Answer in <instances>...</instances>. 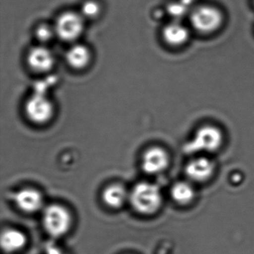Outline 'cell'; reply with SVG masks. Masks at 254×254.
<instances>
[{
    "label": "cell",
    "mask_w": 254,
    "mask_h": 254,
    "mask_svg": "<svg viewBox=\"0 0 254 254\" xmlns=\"http://www.w3.org/2000/svg\"><path fill=\"white\" fill-rule=\"evenodd\" d=\"M161 35L166 45L172 48H181L190 41L191 29L180 20H172L165 25Z\"/></svg>",
    "instance_id": "obj_9"
},
{
    "label": "cell",
    "mask_w": 254,
    "mask_h": 254,
    "mask_svg": "<svg viewBox=\"0 0 254 254\" xmlns=\"http://www.w3.org/2000/svg\"><path fill=\"white\" fill-rule=\"evenodd\" d=\"M35 34L37 40L43 44L50 42L56 36L54 25L52 26L47 23L38 25L35 29Z\"/></svg>",
    "instance_id": "obj_16"
},
{
    "label": "cell",
    "mask_w": 254,
    "mask_h": 254,
    "mask_svg": "<svg viewBox=\"0 0 254 254\" xmlns=\"http://www.w3.org/2000/svg\"><path fill=\"white\" fill-rule=\"evenodd\" d=\"M224 142L221 129L212 125L199 127L192 137L185 144V153L191 155H206L218 151Z\"/></svg>",
    "instance_id": "obj_2"
},
{
    "label": "cell",
    "mask_w": 254,
    "mask_h": 254,
    "mask_svg": "<svg viewBox=\"0 0 254 254\" xmlns=\"http://www.w3.org/2000/svg\"><path fill=\"white\" fill-rule=\"evenodd\" d=\"M17 208L25 213H35L42 208L44 197L38 190L26 188L17 191L14 196Z\"/></svg>",
    "instance_id": "obj_11"
},
{
    "label": "cell",
    "mask_w": 254,
    "mask_h": 254,
    "mask_svg": "<svg viewBox=\"0 0 254 254\" xmlns=\"http://www.w3.org/2000/svg\"><path fill=\"white\" fill-rule=\"evenodd\" d=\"M171 197L175 203L180 206H187L195 198V190L191 182L179 181L175 183L170 191Z\"/></svg>",
    "instance_id": "obj_13"
},
{
    "label": "cell",
    "mask_w": 254,
    "mask_h": 254,
    "mask_svg": "<svg viewBox=\"0 0 254 254\" xmlns=\"http://www.w3.org/2000/svg\"><path fill=\"white\" fill-rule=\"evenodd\" d=\"M54 113L53 102L43 93L35 92L25 104L26 117L34 124H47L53 118Z\"/></svg>",
    "instance_id": "obj_6"
},
{
    "label": "cell",
    "mask_w": 254,
    "mask_h": 254,
    "mask_svg": "<svg viewBox=\"0 0 254 254\" xmlns=\"http://www.w3.org/2000/svg\"><path fill=\"white\" fill-rule=\"evenodd\" d=\"M133 209L143 215H152L158 212L163 203V196L155 184L141 182L136 184L129 194Z\"/></svg>",
    "instance_id": "obj_3"
},
{
    "label": "cell",
    "mask_w": 254,
    "mask_h": 254,
    "mask_svg": "<svg viewBox=\"0 0 254 254\" xmlns=\"http://www.w3.org/2000/svg\"><path fill=\"white\" fill-rule=\"evenodd\" d=\"M127 199L129 200L128 193L120 184L108 186L102 192L104 203L111 209H120L124 206Z\"/></svg>",
    "instance_id": "obj_14"
},
{
    "label": "cell",
    "mask_w": 254,
    "mask_h": 254,
    "mask_svg": "<svg viewBox=\"0 0 254 254\" xmlns=\"http://www.w3.org/2000/svg\"><path fill=\"white\" fill-rule=\"evenodd\" d=\"M26 243V237L23 232L16 229H8L2 233L1 246L7 253L20 251Z\"/></svg>",
    "instance_id": "obj_15"
},
{
    "label": "cell",
    "mask_w": 254,
    "mask_h": 254,
    "mask_svg": "<svg viewBox=\"0 0 254 254\" xmlns=\"http://www.w3.org/2000/svg\"><path fill=\"white\" fill-rule=\"evenodd\" d=\"M43 224L49 235L54 238L62 237L71 228L72 218L64 206L51 204L44 209Z\"/></svg>",
    "instance_id": "obj_4"
},
{
    "label": "cell",
    "mask_w": 254,
    "mask_h": 254,
    "mask_svg": "<svg viewBox=\"0 0 254 254\" xmlns=\"http://www.w3.org/2000/svg\"><path fill=\"white\" fill-rule=\"evenodd\" d=\"M169 155L167 151L160 147H152L144 153L142 168L149 175H156L164 172L169 164Z\"/></svg>",
    "instance_id": "obj_10"
},
{
    "label": "cell",
    "mask_w": 254,
    "mask_h": 254,
    "mask_svg": "<svg viewBox=\"0 0 254 254\" xmlns=\"http://www.w3.org/2000/svg\"><path fill=\"white\" fill-rule=\"evenodd\" d=\"M26 63L31 70L38 74L50 72L56 64V58L51 50L44 46H37L26 55Z\"/></svg>",
    "instance_id": "obj_8"
},
{
    "label": "cell",
    "mask_w": 254,
    "mask_h": 254,
    "mask_svg": "<svg viewBox=\"0 0 254 254\" xmlns=\"http://www.w3.org/2000/svg\"><path fill=\"white\" fill-rule=\"evenodd\" d=\"M253 1V3H254V0H252Z\"/></svg>",
    "instance_id": "obj_20"
},
{
    "label": "cell",
    "mask_w": 254,
    "mask_h": 254,
    "mask_svg": "<svg viewBox=\"0 0 254 254\" xmlns=\"http://www.w3.org/2000/svg\"><path fill=\"white\" fill-rule=\"evenodd\" d=\"M224 14L219 7L212 4H201L191 8L190 23L191 30L203 36L218 32L224 23Z\"/></svg>",
    "instance_id": "obj_1"
},
{
    "label": "cell",
    "mask_w": 254,
    "mask_h": 254,
    "mask_svg": "<svg viewBox=\"0 0 254 254\" xmlns=\"http://www.w3.org/2000/svg\"><path fill=\"white\" fill-rule=\"evenodd\" d=\"M215 165L213 160L203 155L191 159L185 168V174L188 181L202 184L210 180L215 174Z\"/></svg>",
    "instance_id": "obj_7"
},
{
    "label": "cell",
    "mask_w": 254,
    "mask_h": 254,
    "mask_svg": "<svg viewBox=\"0 0 254 254\" xmlns=\"http://www.w3.org/2000/svg\"><path fill=\"white\" fill-rule=\"evenodd\" d=\"M54 26L56 37L64 42H75L84 32L85 19L81 13L65 11L59 16Z\"/></svg>",
    "instance_id": "obj_5"
},
{
    "label": "cell",
    "mask_w": 254,
    "mask_h": 254,
    "mask_svg": "<svg viewBox=\"0 0 254 254\" xmlns=\"http://www.w3.org/2000/svg\"><path fill=\"white\" fill-rule=\"evenodd\" d=\"M102 7L96 0H87L81 6V14L85 20H94L100 15Z\"/></svg>",
    "instance_id": "obj_17"
},
{
    "label": "cell",
    "mask_w": 254,
    "mask_h": 254,
    "mask_svg": "<svg viewBox=\"0 0 254 254\" xmlns=\"http://www.w3.org/2000/svg\"><path fill=\"white\" fill-rule=\"evenodd\" d=\"M47 254H66L55 245H49L47 248Z\"/></svg>",
    "instance_id": "obj_19"
},
{
    "label": "cell",
    "mask_w": 254,
    "mask_h": 254,
    "mask_svg": "<svg viewBox=\"0 0 254 254\" xmlns=\"http://www.w3.org/2000/svg\"><path fill=\"white\" fill-rule=\"evenodd\" d=\"M190 5L185 2V0H180L178 2H172L168 5L167 12L173 20H180L179 19L185 15L186 13L189 11ZM190 13V11H189Z\"/></svg>",
    "instance_id": "obj_18"
},
{
    "label": "cell",
    "mask_w": 254,
    "mask_h": 254,
    "mask_svg": "<svg viewBox=\"0 0 254 254\" xmlns=\"http://www.w3.org/2000/svg\"><path fill=\"white\" fill-rule=\"evenodd\" d=\"M91 50L87 46L76 44L72 45L66 53V63L72 69L83 70L90 65L92 61Z\"/></svg>",
    "instance_id": "obj_12"
}]
</instances>
